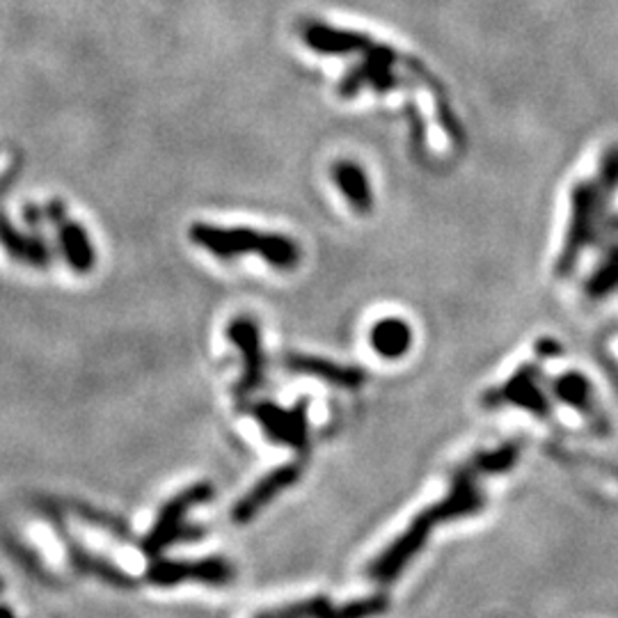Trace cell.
<instances>
[{
	"label": "cell",
	"mask_w": 618,
	"mask_h": 618,
	"mask_svg": "<svg viewBox=\"0 0 618 618\" xmlns=\"http://www.w3.org/2000/svg\"><path fill=\"white\" fill-rule=\"evenodd\" d=\"M477 472L466 466L460 468L451 481L449 494L445 500H440L438 504H433L430 509L422 511L413 522L411 528L401 534L381 556L379 560L371 564L369 575L374 577L381 584H390L398 577V573L404 571L411 562L413 556L426 545L430 532L438 528L443 522L449 520H458V518H468L475 515L483 509L486 498L483 492L477 486Z\"/></svg>",
	"instance_id": "1"
},
{
	"label": "cell",
	"mask_w": 618,
	"mask_h": 618,
	"mask_svg": "<svg viewBox=\"0 0 618 618\" xmlns=\"http://www.w3.org/2000/svg\"><path fill=\"white\" fill-rule=\"evenodd\" d=\"M191 238L211 255L227 262L234 257L257 255L277 270H294L302 259L300 245L289 236L255 232L253 227H219L195 223L191 227Z\"/></svg>",
	"instance_id": "2"
},
{
	"label": "cell",
	"mask_w": 618,
	"mask_h": 618,
	"mask_svg": "<svg viewBox=\"0 0 618 618\" xmlns=\"http://www.w3.org/2000/svg\"><path fill=\"white\" fill-rule=\"evenodd\" d=\"M616 185H618V149H611L603 163L600 177L596 181L579 185L573 195V223L560 259V268H556L562 275H566L573 268L584 247L598 238L596 227L603 219L605 202L611 198Z\"/></svg>",
	"instance_id": "3"
},
{
	"label": "cell",
	"mask_w": 618,
	"mask_h": 618,
	"mask_svg": "<svg viewBox=\"0 0 618 618\" xmlns=\"http://www.w3.org/2000/svg\"><path fill=\"white\" fill-rule=\"evenodd\" d=\"M211 498H213V486L211 483H198V486H191L189 490L179 492L174 500H170L161 509V513L157 518V524H153V530L142 541L145 552L151 554V556H157L161 550L177 543L179 539L198 541L202 536V530H193L191 524L185 528V518H189V513L198 504H204Z\"/></svg>",
	"instance_id": "4"
},
{
	"label": "cell",
	"mask_w": 618,
	"mask_h": 618,
	"mask_svg": "<svg viewBox=\"0 0 618 618\" xmlns=\"http://www.w3.org/2000/svg\"><path fill=\"white\" fill-rule=\"evenodd\" d=\"M358 55H362V62L344 76L342 85H339V95L353 97L362 87L376 92H392L398 87V78L394 76V62L398 55L390 46H379L366 40Z\"/></svg>",
	"instance_id": "5"
},
{
	"label": "cell",
	"mask_w": 618,
	"mask_h": 618,
	"mask_svg": "<svg viewBox=\"0 0 618 618\" xmlns=\"http://www.w3.org/2000/svg\"><path fill=\"white\" fill-rule=\"evenodd\" d=\"M147 579L157 586H177L183 582L225 586L234 579V568L230 562L221 560V556H211V560L200 562L157 560L149 566Z\"/></svg>",
	"instance_id": "6"
},
{
	"label": "cell",
	"mask_w": 618,
	"mask_h": 618,
	"mask_svg": "<svg viewBox=\"0 0 618 618\" xmlns=\"http://www.w3.org/2000/svg\"><path fill=\"white\" fill-rule=\"evenodd\" d=\"M251 415L259 422V426L273 443L287 445L298 454L307 451V401H300L294 408H280L270 404V401H264V404L251 408Z\"/></svg>",
	"instance_id": "7"
},
{
	"label": "cell",
	"mask_w": 618,
	"mask_h": 618,
	"mask_svg": "<svg viewBox=\"0 0 618 618\" xmlns=\"http://www.w3.org/2000/svg\"><path fill=\"white\" fill-rule=\"evenodd\" d=\"M390 607L387 598L371 596L347 605H332L328 598H309L280 609L262 611L255 618H376Z\"/></svg>",
	"instance_id": "8"
},
{
	"label": "cell",
	"mask_w": 618,
	"mask_h": 618,
	"mask_svg": "<svg viewBox=\"0 0 618 618\" xmlns=\"http://www.w3.org/2000/svg\"><path fill=\"white\" fill-rule=\"evenodd\" d=\"M227 334H230V342L241 351V358H243V376L236 387V394L251 396L266 381L259 326L255 323L253 317H236L230 323Z\"/></svg>",
	"instance_id": "9"
},
{
	"label": "cell",
	"mask_w": 618,
	"mask_h": 618,
	"mask_svg": "<svg viewBox=\"0 0 618 618\" xmlns=\"http://www.w3.org/2000/svg\"><path fill=\"white\" fill-rule=\"evenodd\" d=\"M483 404L488 408L498 406H518L530 411L532 415L545 419L550 415V401L539 385V371L534 366H522L520 371L500 387L486 394Z\"/></svg>",
	"instance_id": "10"
},
{
	"label": "cell",
	"mask_w": 618,
	"mask_h": 618,
	"mask_svg": "<svg viewBox=\"0 0 618 618\" xmlns=\"http://www.w3.org/2000/svg\"><path fill=\"white\" fill-rule=\"evenodd\" d=\"M44 215H46V221L55 223V227H57L60 247H62V255H65L67 264L76 273H89L92 266H95L97 257H95V251H92V243H89L85 227L81 223H72L67 219L65 204L57 200H53L44 206Z\"/></svg>",
	"instance_id": "11"
},
{
	"label": "cell",
	"mask_w": 618,
	"mask_h": 618,
	"mask_svg": "<svg viewBox=\"0 0 618 618\" xmlns=\"http://www.w3.org/2000/svg\"><path fill=\"white\" fill-rule=\"evenodd\" d=\"M302 475V468L296 466V462H289V466L277 468L273 472H268L255 488L247 490V494L238 500V504L232 511V518L236 524H245L251 518H255L268 502H273L277 494H283L287 488H291Z\"/></svg>",
	"instance_id": "12"
},
{
	"label": "cell",
	"mask_w": 618,
	"mask_h": 618,
	"mask_svg": "<svg viewBox=\"0 0 618 618\" xmlns=\"http://www.w3.org/2000/svg\"><path fill=\"white\" fill-rule=\"evenodd\" d=\"M285 366L294 374H302L309 379H319L328 385H337L344 390H358L364 385L366 374L360 366H349V364H337L326 358H315V355H287Z\"/></svg>",
	"instance_id": "13"
},
{
	"label": "cell",
	"mask_w": 618,
	"mask_h": 618,
	"mask_svg": "<svg viewBox=\"0 0 618 618\" xmlns=\"http://www.w3.org/2000/svg\"><path fill=\"white\" fill-rule=\"evenodd\" d=\"M332 181L337 183V189L342 191L344 200L349 202V206L355 213L366 215V213H371V209H374V189H371L364 168L358 166L355 161L334 163Z\"/></svg>",
	"instance_id": "14"
},
{
	"label": "cell",
	"mask_w": 618,
	"mask_h": 618,
	"mask_svg": "<svg viewBox=\"0 0 618 618\" xmlns=\"http://www.w3.org/2000/svg\"><path fill=\"white\" fill-rule=\"evenodd\" d=\"M0 245L10 257L33 268H46L51 262L49 245L38 236L19 232L6 213H0Z\"/></svg>",
	"instance_id": "15"
},
{
	"label": "cell",
	"mask_w": 618,
	"mask_h": 618,
	"mask_svg": "<svg viewBox=\"0 0 618 618\" xmlns=\"http://www.w3.org/2000/svg\"><path fill=\"white\" fill-rule=\"evenodd\" d=\"M302 40H305V44L309 49L319 51V53H326V55L360 53L362 46L366 44L364 35L349 33V30H337V28H330V25L319 23V21L305 23Z\"/></svg>",
	"instance_id": "16"
},
{
	"label": "cell",
	"mask_w": 618,
	"mask_h": 618,
	"mask_svg": "<svg viewBox=\"0 0 618 618\" xmlns=\"http://www.w3.org/2000/svg\"><path fill=\"white\" fill-rule=\"evenodd\" d=\"M369 344L381 358L398 360L413 347V328L398 317L381 319L369 332Z\"/></svg>",
	"instance_id": "17"
},
{
	"label": "cell",
	"mask_w": 618,
	"mask_h": 618,
	"mask_svg": "<svg viewBox=\"0 0 618 618\" xmlns=\"http://www.w3.org/2000/svg\"><path fill=\"white\" fill-rule=\"evenodd\" d=\"M552 392L556 398L562 401V404L577 408L582 413H589V408L594 404V387H592L589 379L579 374V371H566V374H562L554 381Z\"/></svg>",
	"instance_id": "18"
},
{
	"label": "cell",
	"mask_w": 618,
	"mask_h": 618,
	"mask_svg": "<svg viewBox=\"0 0 618 618\" xmlns=\"http://www.w3.org/2000/svg\"><path fill=\"white\" fill-rule=\"evenodd\" d=\"M67 545H70L72 562H74V566H76L81 573L97 575V577H102V579H106V582H110V584H115V586H131V584H134L131 577H129L127 573L119 571L117 566H113V564H108V562H104V560H99V556L85 552V550H83L81 545H76L74 541H67Z\"/></svg>",
	"instance_id": "19"
},
{
	"label": "cell",
	"mask_w": 618,
	"mask_h": 618,
	"mask_svg": "<svg viewBox=\"0 0 618 618\" xmlns=\"http://www.w3.org/2000/svg\"><path fill=\"white\" fill-rule=\"evenodd\" d=\"M520 458V449L518 445H504L500 449H492V451H483L477 454L470 462V468L479 475H504L509 472Z\"/></svg>",
	"instance_id": "20"
},
{
	"label": "cell",
	"mask_w": 618,
	"mask_h": 618,
	"mask_svg": "<svg viewBox=\"0 0 618 618\" xmlns=\"http://www.w3.org/2000/svg\"><path fill=\"white\" fill-rule=\"evenodd\" d=\"M614 291H618V247L600 262L589 283H586V294L592 298H605Z\"/></svg>",
	"instance_id": "21"
},
{
	"label": "cell",
	"mask_w": 618,
	"mask_h": 618,
	"mask_svg": "<svg viewBox=\"0 0 618 618\" xmlns=\"http://www.w3.org/2000/svg\"><path fill=\"white\" fill-rule=\"evenodd\" d=\"M23 221L30 225V227H38L46 221V215H44V206H35V204H30L23 209Z\"/></svg>",
	"instance_id": "22"
},
{
	"label": "cell",
	"mask_w": 618,
	"mask_h": 618,
	"mask_svg": "<svg viewBox=\"0 0 618 618\" xmlns=\"http://www.w3.org/2000/svg\"><path fill=\"white\" fill-rule=\"evenodd\" d=\"M0 618H12V614L8 609H0Z\"/></svg>",
	"instance_id": "23"
}]
</instances>
